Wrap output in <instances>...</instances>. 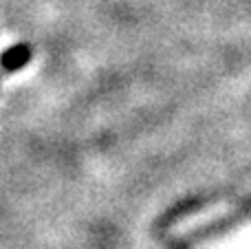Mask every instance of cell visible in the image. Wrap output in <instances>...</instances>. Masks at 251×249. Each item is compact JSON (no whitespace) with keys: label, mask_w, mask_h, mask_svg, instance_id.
<instances>
[{"label":"cell","mask_w":251,"mask_h":249,"mask_svg":"<svg viewBox=\"0 0 251 249\" xmlns=\"http://www.w3.org/2000/svg\"><path fill=\"white\" fill-rule=\"evenodd\" d=\"M31 60V49L29 44H13L0 55V66L4 71H18Z\"/></svg>","instance_id":"1"}]
</instances>
